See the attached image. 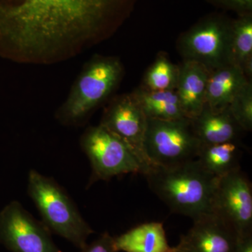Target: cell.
<instances>
[{
    "label": "cell",
    "instance_id": "9c48e42d",
    "mask_svg": "<svg viewBox=\"0 0 252 252\" xmlns=\"http://www.w3.org/2000/svg\"><path fill=\"white\" fill-rule=\"evenodd\" d=\"M212 213L228 225L238 239L252 235V185L240 167L219 179Z\"/></svg>",
    "mask_w": 252,
    "mask_h": 252
},
{
    "label": "cell",
    "instance_id": "603a6c76",
    "mask_svg": "<svg viewBox=\"0 0 252 252\" xmlns=\"http://www.w3.org/2000/svg\"><path fill=\"white\" fill-rule=\"evenodd\" d=\"M234 252H252V235L239 239Z\"/></svg>",
    "mask_w": 252,
    "mask_h": 252
},
{
    "label": "cell",
    "instance_id": "7a4b0ae2",
    "mask_svg": "<svg viewBox=\"0 0 252 252\" xmlns=\"http://www.w3.org/2000/svg\"><path fill=\"white\" fill-rule=\"evenodd\" d=\"M149 188L172 212L196 220L212 213L219 177L198 159L170 167H152L143 174Z\"/></svg>",
    "mask_w": 252,
    "mask_h": 252
},
{
    "label": "cell",
    "instance_id": "30bf717a",
    "mask_svg": "<svg viewBox=\"0 0 252 252\" xmlns=\"http://www.w3.org/2000/svg\"><path fill=\"white\" fill-rule=\"evenodd\" d=\"M99 124L127 144L143 167L144 173L148 170L144 149L147 118L132 94L113 99Z\"/></svg>",
    "mask_w": 252,
    "mask_h": 252
},
{
    "label": "cell",
    "instance_id": "d6986e66",
    "mask_svg": "<svg viewBox=\"0 0 252 252\" xmlns=\"http://www.w3.org/2000/svg\"><path fill=\"white\" fill-rule=\"evenodd\" d=\"M178 65H175L166 56H158L149 67L144 77L143 86L149 91H175L178 81Z\"/></svg>",
    "mask_w": 252,
    "mask_h": 252
},
{
    "label": "cell",
    "instance_id": "52a82bcc",
    "mask_svg": "<svg viewBox=\"0 0 252 252\" xmlns=\"http://www.w3.org/2000/svg\"><path fill=\"white\" fill-rule=\"evenodd\" d=\"M231 22L226 16L215 14L194 25L182 36L179 43L185 60L200 63L210 71L229 64Z\"/></svg>",
    "mask_w": 252,
    "mask_h": 252
},
{
    "label": "cell",
    "instance_id": "ac0fdd59",
    "mask_svg": "<svg viewBox=\"0 0 252 252\" xmlns=\"http://www.w3.org/2000/svg\"><path fill=\"white\" fill-rule=\"evenodd\" d=\"M197 159L207 172L220 178L240 167L238 143L203 145Z\"/></svg>",
    "mask_w": 252,
    "mask_h": 252
},
{
    "label": "cell",
    "instance_id": "44dd1931",
    "mask_svg": "<svg viewBox=\"0 0 252 252\" xmlns=\"http://www.w3.org/2000/svg\"><path fill=\"white\" fill-rule=\"evenodd\" d=\"M218 7L234 11L238 15L252 14V0H207Z\"/></svg>",
    "mask_w": 252,
    "mask_h": 252
},
{
    "label": "cell",
    "instance_id": "6da1fadb",
    "mask_svg": "<svg viewBox=\"0 0 252 252\" xmlns=\"http://www.w3.org/2000/svg\"><path fill=\"white\" fill-rule=\"evenodd\" d=\"M135 0H0V56L52 64L79 56L120 26Z\"/></svg>",
    "mask_w": 252,
    "mask_h": 252
},
{
    "label": "cell",
    "instance_id": "5bb4252c",
    "mask_svg": "<svg viewBox=\"0 0 252 252\" xmlns=\"http://www.w3.org/2000/svg\"><path fill=\"white\" fill-rule=\"evenodd\" d=\"M250 81L241 69L227 64L210 71L205 104L215 112L228 108L235 94Z\"/></svg>",
    "mask_w": 252,
    "mask_h": 252
},
{
    "label": "cell",
    "instance_id": "cb8c5ba5",
    "mask_svg": "<svg viewBox=\"0 0 252 252\" xmlns=\"http://www.w3.org/2000/svg\"><path fill=\"white\" fill-rule=\"evenodd\" d=\"M181 252L180 251H179V250H177V249H176L175 248H174V250H173V252Z\"/></svg>",
    "mask_w": 252,
    "mask_h": 252
},
{
    "label": "cell",
    "instance_id": "277c9868",
    "mask_svg": "<svg viewBox=\"0 0 252 252\" xmlns=\"http://www.w3.org/2000/svg\"><path fill=\"white\" fill-rule=\"evenodd\" d=\"M28 192L50 231L83 250L94 233L81 216L66 190L57 182L35 170L28 174Z\"/></svg>",
    "mask_w": 252,
    "mask_h": 252
},
{
    "label": "cell",
    "instance_id": "ba28073f",
    "mask_svg": "<svg viewBox=\"0 0 252 252\" xmlns=\"http://www.w3.org/2000/svg\"><path fill=\"white\" fill-rule=\"evenodd\" d=\"M0 245L11 252H63L49 228L17 200L0 210Z\"/></svg>",
    "mask_w": 252,
    "mask_h": 252
},
{
    "label": "cell",
    "instance_id": "3957f363",
    "mask_svg": "<svg viewBox=\"0 0 252 252\" xmlns=\"http://www.w3.org/2000/svg\"><path fill=\"white\" fill-rule=\"evenodd\" d=\"M124 66L114 56H95L86 63L67 98L56 112L66 126H79L114 92L122 80Z\"/></svg>",
    "mask_w": 252,
    "mask_h": 252
},
{
    "label": "cell",
    "instance_id": "2e32d148",
    "mask_svg": "<svg viewBox=\"0 0 252 252\" xmlns=\"http://www.w3.org/2000/svg\"><path fill=\"white\" fill-rule=\"evenodd\" d=\"M228 62L251 79L252 74V14L238 15L232 20Z\"/></svg>",
    "mask_w": 252,
    "mask_h": 252
},
{
    "label": "cell",
    "instance_id": "7c38bea8",
    "mask_svg": "<svg viewBox=\"0 0 252 252\" xmlns=\"http://www.w3.org/2000/svg\"><path fill=\"white\" fill-rule=\"evenodd\" d=\"M179 68L175 91L184 115L193 119L201 112L205 105L210 71L200 63L187 60Z\"/></svg>",
    "mask_w": 252,
    "mask_h": 252
},
{
    "label": "cell",
    "instance_id": "5b68a950",
    "mask_svg": "<svg viewBox=\"0 0 252 252\" xmlns=\"http://www.w3.org/2000/svg\"><path fill=\"white\" fill-rule=\"evenodd\" d=\"M201 147L188 118L147 119L144 149L149 168L174 167L196 159Z\"/></svg>",
    "mask_w": 252,
    "mask_h": 252
},
{
    "label": "cell",
    "instance_id": "9a60e30c",
    "mask_svg": "<svg viewBox=\"0 0 252 252\" xmlns=\"http://www.w3.org/2000/svg\"><path fill=\"white\" fill-rule=\"evenodd\" d=\"M116 250L125 252H172L160 222L143 223L114 238Z\"/></svg>",
    "mask_w": 252,
    "mask_h": 252
},
{
    "label": "cell",
    "instance_id": "4fadbf2b",
    "mask_svg": "<svg viewBox=\"0 0 252 252\" xmlns=\"http://www.w3.org/2000/svg\"><path fill=\"white\" fill-rule=\"evenodd\" d=\"M190 121L202 146L237 142L239 134L243 130L228 107L221 112H215L205 104L201 112Z\"/></svg>",
    "mask_w": 252,
    "mask_h": 252
},
{
    "label": "cell",
    "instance_id": "7402d4cb",
    "mask_svg": "<svg viewBox=\"0 0 252 252\" xmlns=\"http://www.w3.org/2000/svg\"><path fill=\"white\" fill-rule=\"evenodd\" d=\"M81 252H118L114 248V237L104 233L97 240L81 250Z\"/></svg>",
    "mask_w": 252,
    "mask_h": 252
},
{
    "label": "cell",
    "instance_id": "e0dca14e",
    "mask_svg": "<svg viewBox=\"0 0 252 252\" xmlns=\"http://www.w3.org/2000/svg\"><path fill=\"white\" fill-rule=\"evenodd\" d=\"M132 94L147 119L170 121L185 117L175 91H149L140 87Z\"/></svg>",
    "mask_w": 252,
    "mask_h": 252
},
{
    "label": "cell",
    "instance_id": "8fae6325",
    "mask_svg": "<svg viewBox=\"0 0 252 252\" xmlns=\"http://www.w3.org/2000/svg\"><path fill=\"white\" fill-rule=\"evenodd\" d=\"M193 226L182 235L175 248L181 252H234L238 238L215 214L194 220Z\"/></svg>",
    "mask_w": 252,
    "mask_h": 252
},
{
    "label": "cell",
    "instance_id": "8992f818",
    "mask_svg": "<svg viewBox=\"0 0 252 252\" xmlns=\"http://www.w3.org/2000/svg\"><path fill=\"white\" fill-rule=\"evenodd\" d=\"M80 145L92 167L90 184L124 174L143 175V167L127 144L100 124L84 131Z\"/></svg>",
    "mask_w": 252,
    "mask_h": 252
},
{
    "label": "cell",
    "instance_id": "ffe728a7",
    "mask_svg": "<svg viewBox=\"0 0 252 252\" xmlns=\"http://www.w3.org/2000/svg\"><path fill=\"white\" fill-rule=\"evenodd\" d=\"M232 116L243 129H252V84L250 81L243 86L228 106Z\"/></svg>",
    "mask_w": 252,
    "mask_h": 252
}]
</instances>
